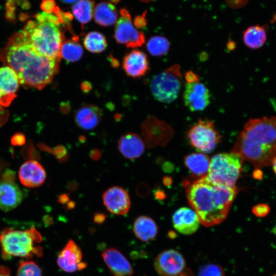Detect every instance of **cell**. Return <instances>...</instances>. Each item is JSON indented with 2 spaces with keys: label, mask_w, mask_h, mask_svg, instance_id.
Masks as SVG:
<instances>
[{
  "label": "cell",
  "mask_w": 276,
  "mask_h": 276,
  "mask_svg": "<svg viewBox=\"0 0 276 276\" xmlns=\"http://www.w3.org/2000/svg\"><path fill=\"white\" fill-rule=\"evenodd\" d=\"M16 276H43V274L39 266L36 263L32 261H26L19 264Z\"/></svg>",
  "instance_id": "obj_31"
},
{
  "label": "cell",
  "mask_w": 276,
  "mask_h": 276,
  "mask_svg": "<svg viewBox=\"0 0 276 276\" xmlns=\"http://www.w3.org/2000/svg\"><path fill=\"white\" fill-rule=\"evenodd\" d=\"M270 211L269 206L265 203H260L254 206L252 208L253 213L258 217H264Z\"/></svg>",
  "instance_id": "obj_35"
},
{
  "label": "cell",
  "mask_w": 276,
  "mask_h": 276,
  "mask_svg": "<svg viewBox=\"0 0 276 276\" xmlns=\"http://www.w3.org/2000/svg\"><path fill=\"white\" fill-rule=\"evenodd\" d=\"M120 15L114 28V38L116 41L128 48L142 46L145 41V35L133 26L129 12L122 9Z\"/></svg>",
  "instance_id": "obj_10"
},
{
  "label": "cell",
  "mask_w": 276,
  "mask_h": 276,
  "mask_svg": "<svg viewBox=\"0 0 276 276\" xmlns=\"http://www.w3.org/2000/svg\"><path fill=\"white\" fill-rule=\"evenodd\" d=\"M72 15L56 7L53 12L39 13L29 20L22 29L35 49L46 57L59 60L64 29L70 25Z\"/></svg>",
  "instance_id": "obj_4"
},
{
  "label": "cell",
  "mask_w": 276,
  "mask_h": 276,
  "mask_svg": "<svg viewBox=\"0 0 276 276\" xmlns=\"http://www.w3.org/2000/svg\"><path fill=\"white\" fill-rule=\"evenodd\" d=\"M210 159L202 153H193L184 157V163L188 169L196 177L206 175Z\"/></svg>",
  "instance_id": "obj_25"
},
{
  "label": "cell",
  "mask_w": 276,
  "mask_h": 276,
  "mask_svg": "<svg viewBox=\"0 0 276 276\" xmlns=\"http://www.w3.org/2000/svg\"><path fill=\"white\" fill-rule=\"evenodd\" d=\"M95 21L100 26L108 27L114 24L118 18L115 6L109 2H101L95 7L94 13Z\"/></svg>",
  "instance_id": "obj_24"
},
{
  "label": "cell",
  "mask_w": 276,
  "mask_h": 276,
  "mask_svg": "<svg viewBox=\"0 0 276 276\" xmlns=\"http://www.w3.org/2000/svg\"><path fill=\"white\" fill-rule=\"evenodd\" d=\"M102 118L100 108L96 105L85 104L82 105L76 111L74 120L77 125L84 130H91L96 128Z\"/></svg>",
  "instance_id": "obj_21"
},
{
  "label": "cell",
  "mask_w": 276,
  "mask_h": 276,
  "mask_svg": "<svg viewBox=\"0 0 276 276\" xmlns=\"http://www.w3.org/2000/svg\"><path fill=\"white\" fill-rule=\"evenodd\" d=\"M182 83L180 66L175 64L155 75L151 80L150 88L156 100L169 103L177 98Z\"/></svg>",
  "instance_id": "obj_7"
},
{
  "label": "cell",
  "mask_w": 276,
  "mask_h": 276,
  "mask_svg": "<svg viewBox=\"0 0 276 276\" xmlns=\"http://www.w3.org/2000/svg\"><path fill=\"white\" fill-rule=\"evenodd\" d=\"M61 2L66 4H72L78 2L79 0H60Z\"/></svg>",
  "instance_id": "obj_46"
},
{
  "label": "cell",
  "mask_w": 276,
  "mask_h": 276,
  "mask_svg": "<svg viewBox=\"0 0 276 276\" xmlns=\"http://www.w3.org/2000/svg\"><path fill=\"white\" fill-rule=\"evenodd\" d=\"M82 258L79 246L72 239L68 241L57 258V264L63 271L73 272L78 269Z\"/></svg>",
  "instance_id": "obj_20"
},
{
  "label": "cell",
  "mask_w": 276,
  "mask_h": 276,
  "mask_svg": "<svg viewBox=\"0 0 276 276\" xmlns=\"http://www.w3.org/2000/svg\"><path fill=\"white\" fill-rule=\"evenodd\" d=\"M22 193L14 182V175L8 171L0 180V209L4 211H11L22 201Z\"/></svg>",
  "instance_id": "obj_12"
},
{
  "label": "cell",
  "mask_w": 276,
  "mask_h": 276,
  "mask_svg": "<svg viewBox=\"0 0 276 276\" xmlns=\"http://www.w3.org/2000/svg\"><path fill=\"white\" fill-rule=\"evenodd\" d=\"M19 79L10 67L0 68V105L7 107L16 97Z\"/></svg>",
  "instance_id": "obj_15"
},
{
  "label": "cell",
  "mask_w": 276,
  "mask_h": 276,
  "mask_svg": "<svg viewBox=\"0 0 276 276\" xmlns=\"http://www.w3.org/2000/svg\"><path fill=\"white\" fill-rule=\"evenodd\" d=\"M83 44L88 51L94 53L102 52L107 45L105 36L97 31L88 33L84 38Z\"/></svg>",
  "instance_id": "obj_29"
},
{
  "label": "cell",
  "mask_w": 276,
  "mask_h": 276,
  "mask_svg": "<svg viewBox=\"0 0 276 276\" xmlns=\"http://www.w3.org/2000/svg\"><path fill=\"white\" fill-rule=\"evenodd\" d=\"M187 83H192L199 81V77L192 71L187 72L185 76Z\"/></svg>",
  "instance_id": "obj_37"
},
{
  "label": "cell",
  "mask_w": 276,
  "mask_h": 276,
  "mask_svg": "<svg viewBox=\"0 0 276 276\" xmlns=\"http://www.w3.org/2000/svg\"><path fill=\"white\" fill-rule=\"evenodd\" d=\"M267 39L264 26L255 25L247 28L243 32V40L246 47L257 49L262 47Z\"/></svg>",
  "instance_id": "obj_27"
},
{
  "label": "cell",
  "mask_w": 276,
  "mask_h": 276,
  "mask_svg": "<svg viewBox=\"0 0 276 276\" xmlns=\"http://www.w3.org/2000/svg\"><path fill=\"white\" fill-rule=\"evenodd\" d=\"M17 0H6L5 16L10 21L15 19L16 5Z\"/></svg>",
  "instance_id": "obj_33"
},
{
  "label": "cell",
  "mask_w": 276,
  "mask_h": 276,
  "mask_svg": "<svg viewBox=\"0 0 276 276\" xmlns=\"http://www.w3.org/2000/svg\"><path fill=\"white\" fill-rule=\"evenodd\" d=\"M120 152L126 158L133 159L140 157L145 151V143L137 134L128 133L123 135L118 141Z\"/></svg>",
  "instance_id": "obj_22"
},
{
  "label": "cell",
  "mask_w": 276,
  "mask_h": 276,
  "mask_svg": "<svg viewBox=\"0 0 276 276\" xmlns=\"http://www.w3.org/2000/svg\"><path fill=\"white\" fill-rule=\"evenodd\" d=\"M54 154L59 162H64L67 160L68 153L66 148L63 145H59L53 149Z\"/></svg>",
  "instance_id": "obj_34"
},
{
  "label": "cell",
  "mask_w": 276,
  "mask_h": 276,
  "mask_svg": "<svg viewBox=\"0 0 276 276\" xmlns=\"http://www.w3.org/2000/svg\"><path fill=\"white\" fill-rule=\"evenodd\" d=\"M272 165L273 171L276 174V156L274 157L272 162Z\"/></svg>",
  "instance_id": "obj_47"
},
{
  "label": "cell",
  "mask_w": 276,
  "mask_h": 276,
  "mask_svg": "<svg viewBox=\"0 0 276 276\" xmlns=\"http://www.w3.org/2000/svg\"><path fill=\"white\" fill-rule=\"evenodd\" d=\"M8 117V112L0 105V127L7 121Z\"/></svg>",
  "instance_id": "obj_39"
},
{
  "label": "cell",
  "mask_w": 276,
  "mask_h": 276,
  "mask_svg": "<svg viewBox=\"0 0 276 276\" xmlns=\"http://www.w3.org/2000/svg\"><path fill=\"white\" fill-rule=\"evenodd\" d=\"M123 68L130 77L140 78L144 76L150 68L147 55L141 50L131 51L124 56Z\"/></svg>",
  "instance_id": "obj_16"
},
{
  "label": "cell",
  "mask_w": 276,
  "mask_h": 276,
  "mask_svg": "<svg viewBox=\"0 0 276 276\" xmlns=\"http://www.w3.org/2000/svg\"><path fill=\"white\" fill-rule=\"evenodd\" d=\"M81 87L83 91L87 92L90 90L91 86L89 82L84 81L82 83Z\"/></svg>",
  "instance_id": "obj_44"
},
{
  "label": "cell",
  "mask_w": 276,
  "mask_h": 276,
  "mask_svg": "<svg viewBox=\"0 0 276 276\" xmlns=\"http://www.w3.org/2000/svg\"><path fill=\"white\" fill-rule=\"evenodd\" d=\"M141 130L149 148L165 144L173 134L172 129L168 124L153 116L147 118L142 124Z\"/></svg>",
  "instance_id": "obj_11"
},
{
  "label": "cell",
  "mask_w": 276,
  "mask_h": 276,
  "mask_svg": "<svg viewBox=\"0 0 276 276\" xmlns=\"http://www.w3.org/2000/svg\"><path fill=\"white\" fill-rule=\"evenodd\" d=\"M273 19L276 21V13H275Z\"/></svg>",
  "instance_id": "obj_49"
},
{
  "label": "cell",
  "mask_w": 276,
  "mask_h": 276,
  "mask_svg": "<svg viewBox=\"0 0 276 276\" xmlns=\"http://www.w3.org/2000/svg\"><path fill=\"white\" fill-rule=\"evenodd\" d=\"M154 266L160 276H194L187 267L182 255L175 249H167L160 252L155 258Z\"/></svg>",
  "instance_id": "obj_9"
},
{
  "label": "cell",
  "mask_w": 276,
  "mask_h": 276,
  "mask_svg": "<svg viewBox=\"0 0 276 276\" xmlns=\"http://www.w3.org/2000/svg\"><path fill=\"white\" fill-rule=\"evenodd\" d=\"M187 136L193 147L204 153L214 150L222 137L213 121L201 119L189 130Z\"/></svg>",
  "instance_id": "obj_8"
},
{
  "label": "cell",
  "mask_w": 276,
  "mask_h": 276,
  "mask_svg": "<svg viewBox=\"0 0 276 276\" xmlns=\"http://www.w3.org/2000/svg\"><path fill=\"white\" fill-rule=\"evenodd\" d=\"M103 259L113 276H131L133 270L130 263L118 249L109 248L102 254Z\"/></svg>",
  "instance_id": "obj_19"
},
{
  "label": "cell",
  "mask_w": 276,
  "mask_h": 276,
  "mask_svg": "<svg viewBox=\"0 0 276 276\" xmlns=\"http://www.w3.org/2000/svg\"><path fill=\"white\" fill-rule=\"evenodd\" d=\"M0 276H11L9 268L5 266H0Z\"/></svg>",
  "instance_id": "obj_42"
},
{
  "label": "cell",
  "mask_w": 276,
  "mask_h": 276,
  "mask_svg": "<svg viewBox=\"0 0 276 276\" xmlns=\"http://www.w3.org/2000/svg\"><path fill=\"white\" fill-rule=\"evenodd\" d=\"M232 152L256 168L272 165L276 156V117L249 120L238 135Z\"/></svg>",
  "instance_id": "obj_3"
},
{
  "label": "cell",
  "mask_w": 276,
  "mask_h": 276,
  "mask_svg": "<svg viewBox=\"0 0 276 276\" xmlns=\"http://www.w3.org/2000/svg\"><path fill=\"white\" fill-rule=\"evenodd\" d=\"M198 276H225L223 269L219 265L209 264L200 268Z\"/></svg>",
  "instance_id": "obj_32"
},
{
  "label": "cell",
  "mask_w": 276,
  "mask_h": 276,
  "mask_svg": "<svg viewBox=\"0 0 276 276\" xmlns=\"http://www.w3.org/2000/svg\"><path fill=\"white\" fill-rule=\"evenodd\" d=\"M41 240L40 234L34 227L25 231L6 228L0 235L2 256L5 259L12 257H40L43 250L36 244Z\"/></svg>",
  "instance_id": "obj_5"
},
{
  "label": "cell",
  "mask_w": 276,
  "mask_h": 276,
  "mask_svg": "<svg viewBox=\"0 0 276 276\" xmlns=\"http://www.w3.org/2000/svg\"><path fill=\"white\" fill-rule=\"evenodd\" d=\"M209 89L200 81L187 83L183 95L185 105L193 112L206 108L210 103Z\"/></svg>",
  "instance_id": "obj_13"
},
{
  "label": "cell",
  "mask_w": 276,
  "mask_h": 276,
  "mask_svg": "<svg viewBox=\"0 0 276 276\" xmlns=\"http://www.w3.org/2000/svg\"><path fill=\"white\" fill-rule=\"evenodd\" d=\"M133 232L140 240L149 242L154 240L158 233V227L155 222L150 217L141 215L135 220Z\"/></svg>",
  "instance_id": "obj_23"
},
{
  "label": "cell",
  "mask_w": 276,
  "mask_h": 276,
  "mask_svg": "<svg viewBox=\"0 0 276 276\" xmlns=\"http://www.w3.org/2000/svg\"><path fill=\"white\" fill-rule=\"evenodd\" d=\"M0 60L15 72L20 83L39 90L52 81L60 61L38 51L22 30L8 39L0 50Z\"/></svg>",
  "instance_id": "obj_1"
},
{
  "label": "cell",
  "mask_w": 276,
  "mask_h": 276,
  "mask_svg": "<svg viewBox=\"0 0 276 276\" xmlns=\"http://www.w3.org/2000/svg\"><path fill=\"white\" fill-rule=\"evenodd\" d=\"M58 200L60 203L65 204L70 201V197L68 194L63 193L59 196Z\"/></svg>",
  "instance_id": "obj_41"
},
{
  "label": "cell",
  "mask_w": 276,
  "mask_h": 276,
  "mask_svg": "<svg viewBox=\"0 0 276 276\" xmlns=\"http://www.w3.org/2000/svg\"><path fill=\"white\" fill-rule=\"evenodd\" d=\"M183 183L189 203L202 225L210 227L226 219L238 193L237 188L215 183L207 175L188 179Z\"/></svg>",
  "instance_id": "obj_2"
},
{
  "label": "cell",
  "mask_w": 276,
  "mask_h": 276,
  "mask_svg": "<svg viewBox=\"0 0 276 276\" xmlns=\"http://www.w3.org/2000/svg\"><path fill=\"white\" fill-rule=\"evenodd\" d=\"M18 176L23 185L34 188L44 182L46 173L41 164L36 160H31L26 162L20 166Z\"/></svg>",
  "instance_id": "obj_18"
},
{
  "label": "cell",
  "mask_w": 276,
  "mask_h": 276,
  "mask_svg": "<svg viewBox=\"0 0 276 276\" xmlns=\"http://www.w3.org/2000/svg\"><path fill=\"white\" fill-rule=\"evenodd\" d=\"M66 188L70 191L73 192L77 189L78 183L76 181H71L68 183Z\"/></svg>",
  "instance_id": "obj_43"
},
{
  "label": "cell",
  "mask_w": 276,
  "mask_h": 276,
  "mask_svg": "<svg viewBox=\"0 0 276 276\" xmlns=\"http://www.w3.org/2000/svg\"><path fill=\"white\" fill-rule=\"evenodd\" d=\"M89 156L93 160L97 161L101 158V152L99 149H93L90 151Z\"/></svg>",
  "instance_id": "obj_40"
},
{
  "label": "cell",
  "mask_w": 276,
  "mask_h": 276,
  "mask_svg": "<svg viewBox=\"0 0 276 276\" xmlns=\"http://www.w3.org/2000/svg\"><path fill=\"white\" fill-rule=\"evenodd\" d=\"M94 2L91 0H79L72 7L75 17L82 25L89 22L93 15Z\"/></svg>",
  "instance_id": "obj_28"
},
{
  "label": "cell",
  "mask_w": 276,
  "mask_h": 276,
  "mask_svg": "<svg viewBox=\"0 0 276 276\" xmlns=\"http://www.w3.org/2000/svg\"><path fill=\"white\" fill-rule=\"evenodd\" d=\"M83 54L82 47L79 41V37L74 35L71 38L65 39L64 35L60 48V57L69 62L79 60Z\"/></svg>",
  "instance_id": "obj_26"
},
{
  "label": "cell",
  "mask_w": 276,
  "mask_h": 276,
  "mask_svg": "<svg viewBox=\"0 0 276 276\" xmlns=\"http://www.w3.org/2000/svg\"><path fill=\"white\" fill-rule=\"evenodd\" d=\"M56 8V3L54 0H43L41 4V9L47 13L53 12Z\"/></svg>",
  "instance_id": "obj_36"
},
{
  "label": "cell",
  "mask_w": 276,
  "mask_h": 276,
  "mask_svg": "<svg viewBox=\"0 0 276 276\" xmlns=\"http://www.w3.org/2000/svg\"><path fill=\"white\" fill-rule=\"evenodd\" d=\"M170 49L168 40L164 36H154L149 38L147 43V49L154 56L166 55Z\"/></svg>",
  "instance_id": "obj_30"
},
{
  "label": "cell",
  "mask_w": 276,
  "mask_h": 276,
  "mask_svg": "<svg viewBox=\"0 0 276 276\" xmlns=\"http://www.w3.org/2000/svg\"><path fill=\"white\" fill-rule=\"evenodd\" d=\"M243 159L234 153H221L210 159L206 175L210 180L218 185L235 189L236 182L241 172Z\"/></svg>",
  "instance_id": "obj_6"
},
{
  "label": "cell",
  "mask_w": 276,
  "mask_h": 276,
  "mask_svg": "<svg viewBox=\"0 0 276 276\" xmlns=\"http://www.w3.org/2000/svg\"><path fill=\"white\" fill-rule=\"evenodd\" d=\"M76 206V203L73 201H69L66 203V208L67 210L73 209Z\"/></svg>",
  "instance_id": "obj_45"
},
{
  "label": "cell",
  "mask_w": 276,
  "mask_h": 276,
  "mask_svg": "<svg viewBox=\"0 0 276 276\" xmlns=\"http://www.w3.org/2000/svg\"><path fill=\"white\" fill-rule=\"evenodd\" d=\"M106 216L103 213L97 212L94 216V222L98 224H102L106 220Z\"/></svg>",
  "instance_id": "obj_38"
},
{
  "label": "cell",
  "mask_w": 276,
  "mask_h": 276,
  "mask_svg": "<svg viewBox=\"0 0 276 276\" xmlns=\"http://www.w3.org/2000/svg\"><path fill=\"white\" fill-rule=\"evenodd\" d=\"M175 229L183 235H191L197 231L199 220L196 212L190 208H181L176 210L172 216Z\"/></svg>",
  "instance_id": "obj_17"
},
{
  "label": "cell",
  "mask_w": 276,
  "mask_h": 276,
  "mask_svg": "<svg viewBox=\"0 0 276 276\" xmlns=\"http://www.w3.org/2000/svg\"><path fill=\"white\" fill-rule=\"evenodd\" d=\"M79 140L81 142L83 143L85 142V139L84 136H80Z\"/></svg>",
  "instance_id": "obj_48"
},
{
  "label": "cell",
  "mask_w": 276,
  "mask_h": 276,
  "mask_svg": "<svg viewBox=\"0 0 276 276\" xmlns=\"http://www.w3.org/2000/svg\"><path fill=\"white\" fill-rule=\"evenodd\" d=\"M102 200L107 210L114 215H124L130 208L129 194L121 187L113 186L107 189L102 195Z\"/></svg>",
  "instance_id": "obj_14"
}]
</instances>
